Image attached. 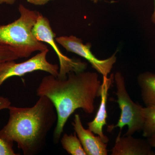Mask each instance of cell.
<instances>
[{"label":"cell","instance_id":"obj_1","mask_svg":"<svg viewBox=\"0 0 155 155\" xmlns=\"http://www.w3.org/2000/svg\"><path fill=\"white\" fill-rule=\"evenodd\" d=\"M101 84L97 73L84 71L69 72L64 79L50 74L42 79L37 95L48 97L55 108L58 119L53 134L55 143L59 142L67 120L76 110L93 113L95 100L101 96Z\"/></svg>","mask_w":155,"mask_h":155},{"label":"cell","instance_id":"obj_2","mask_svg":"<svg viewBox=\"0 0 155 155\" xmlns=\"http://www.w3.org/2000/svg\"><path fill=\"white\" fill-rule=\"evenodd\" d=\"M8 123L0 130V138L8 142H16L24 155L41 152L46 145L50 130L57 122L54 106L48 97H39L30 107L8 108Z\"/></svg>","mask_w":155,"mask_h":155},{"label":"cell","instance_id":"obj_3","mask_svg":"<svg viewBox=\"0 0 155 155\" xmlns=\"http://www.w3.org/2000/svg\"><path fill=\"white\" fill-rule=\"evenodd\" d=\"M20 17L14 22L0 26V44L12 48L19 58H27L34 52L48 49L46 45L37 39L32 33L39 12L19 4Z\"/></svg>","mask_w":155,"mask_h":155},{"label":"cell","instance_id":"obj_4","mask_svg":"<svg viewBox=\"0 0 155 155\" xmlns=\"http://www.w3.org/2000/svg\"><path fill=\"white\" fill-rule=\"evenodd\" d=\"M116 87V95L121 110V114L117 124L108 126V132H110L119 127L121 135L122 128L127 126V130L124 136L132 135L142 130L144 122V107L139 104L134 102L126 90L125 79L121 73L116 72L114 75Z\"/></svg>","mask_w":155,"mask_h":155},{"label":"cell","instance_id":"obj_5","mask_svg":"<svg viewBox=\"0 0 155 155\" xmlns=\"http://www.w3.org/2000/svg\"><path fill=\"white\" fill-rule=\"evenodd\" d=\"M32 33L37 39L49 45L55 51L60 63L58 78L64 79L69 72H81L86 69V63L68 58L61 52L56 43V34L52 29L49 20L41 13L32 28Z\"/></svg>","mask_w":155,"mask_h":155},{"label":"cell","instance_id":"obj_6","mask_svg":"<svg viewBox=\"0 0 155 155\" xmlns=\"http://www.w3.org/2000/svg\"><path fill=\"white\" fill-rule=\"evenodd\" d=\"M48 49L38 54L27 61L17 63L14 61L0 63V86L7 79L14 76H23L36 71H44L58 77L59 67L49 63L47 60Z\"/></svg>","mask_w":155,"mask_h":155},{"label":"cell","instance_id":"obj_7","mask_svg":"<svg viewBox=\"0 0 155 155\" xmlns=\"http://www.w3.org/2000/svg\"><path fill=\"white\" fill-rule=\"evenodd\" d=\"M55 40L67 51L75 53L86 59L92 67L103 76H108L116 62V53L105 60H99L92 53L91 44H84L82 40L76 36H60Z\"/></svg>","mask_w":155,"mask_h":155},{"label":"cell","instance_id":"obj_8","mask_svg":"<svg viewBox=\"0 0 155 155\" xmlns=\"http://www.w3.org/2000/svg\"><path fill=\"white\" fill-rule=\"evenodd\" d=\"M72 124L87 155H108L107 143L99 136H95L91 130L84 128L78 114H75Z\"/></svg>","mask_w":155,"mask_h":155},{"label":"cell","instance_id":"obj_9","mask_svg":"<svg viewBox=\"0 0 155 155\" xmlns=\"http://www.w3.org/2000/svg\"><path fill=\"white\" fill-rule=\"evenodd\" d=\"M111 152L112 155H155L147 139L132 135H118Z\"/></svg>","mask_w":155,"mask_h":155},{"label":"cell","instance_id":"obj_10","mask_svg":"<svg viewBox=\"0 0 155 155\" xmlns=\"http://www.w3.org/2000/svg\"><path fill=\"white\" fill-rule=\"evenodd\" d=\"M114 76L111 74L110 77L103 76L101 88V102L99 107L94 119L87 123L88 129L94 134L99 136L105 143H108L109 138L104 134L103 127L107 124V100L108 91L113 83Z\"/></svg>","mask_w":155,"mask_h":155},{"label":"cell","instance_id":"obj_11","mask_svg":"<svg viewBox=\"0 0 155 155\" xmlns=\"http://www.w3.org/2000/svg\"><path fill=\"white\" fill-rule=\"evenodd\" d=\"M137 82L143 103L146 106H155V73L147 72L140 74Z\"/></svg>","mask_w":155,"mask_h":155},{"label":"cell","instance_id":"obj_12","mask_svg":"<svg viewBox=\"0 0 155 155\" xmlns=\"http://www.w3.org/2000/svg\"><path fill=\"white\" fill-rule=\"evenodd\" d=\"M61 145L66 151L72 155H87L76 134L68 135L64 134L61 140Z\"/></svg>","mask_w":155,"mask_h":155},{"label":"cell","instance_id":"obj_13","mask_svg":"<svg viewBox=\"0 0 155 155\" xmlns=\"http://www.w3.org/2000/svg\"><path fill=\"white\" fill-rule=\"evenodd\" d=\"M144 122L143 127V136L148 137L155 132V106L144 107Z\"/></svg>","mask_w":155,"mask_h":155},{"label":"cell","instance_id":"obj_14","mask_svg":"<svg viewBox=\"0 0 155 155\" xmlns=\"http://www.w3.org/2000/svg\"><path fill=\"white\" fill-rule=\"evenodd\" d=\"M11 102L8 98L0 96V111L8 109ZM13 143L5 141L0 138V155H17L13 148Z\"/></svg>","mask_w":155,"mask_h":155},{"label":"cell","instance_id":"obj_15","mask_svg":"<svg viewBox=\"0 0 155 155\" xmlns=\"http://www.w3.org/2000/svg\"><path fill=\"white\" fill-rule=\"evenodd\" d=\"M19 58L17 53L11 47L0 44V63L7 61H15Z\"/></svg>","mask_w":155,"mask_h":155},{"label":"cell","instance_id":"obj_16","mask_svg":"<svg viewBox=\"0 0 155 155\" xmlns=\"http://www.w3.org/2000/svg\"><path fill=\"white\" fill-rule=\"evenodd\" d=\"M27 2L30 4L35 5H44L47 4L50 1L53 0H26Z\"/></svg>","mask_w":155,"mask_h":155},{"label":"cell","instance_id":"obj_17","mask_svg":"<svg viewBox=\"0 0 155 155\" xmlns=\"http://www.w3.org/2000/svg\"><path fill=\"white\" fill-rule=\"evenodd\" d=\"M147 140L152 147L155 148V132L147 137Z\"/></svg>","mask_w":155,"mask_h":155},{"label":"cell","instance_id":"obj_18","mask_svg":"<svg viewBox=\"0 0 155 155\" xmlns=\"http://www.w3.org/2000/svg\"><path fill=\"white\" fill-rule=\"evenodd\" d=\"M16 0H0V5L5 4L8 5H13L16 2Z\"/></svg>","mask_w":155,"mask_h":155},{"label":"cell","instance_id":"obj_19","mask_svg":"<svg viewBox=\"0 0 155 155\" xmlns=\"http://www.w3.org/2000/svg\"><path fill=\"white\" fill-rule=\"evenodd\" d=\"M152 22L155 24V0H154V10L152 16Z\"/></svg>","mask_w":155,"mask_h":155},{"label":"cell","instance_id":"obj_20","mask_svg":"<svg viewBox=\"0 0 155 155\" xmlns=\"http://www.w3.org/2000/svg\"><path fill=\"white\" fill-rule=\"evenodd\" d=\"M92 1H93V2H94L95 3L97 2L98 1H101V0H91Z\"/></svg>","mask_w":155,"mask_h":155}]
</instances>
